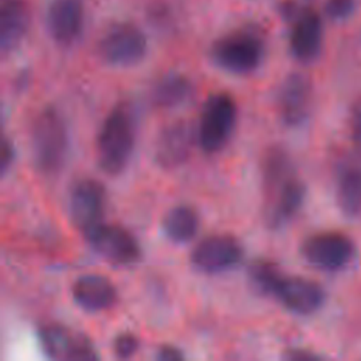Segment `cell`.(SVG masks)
Listing matches in <instances>:
<instances>
[{"label":"cell","instance_id":"cell-1","mask_svg":"<svg viewBox=\"0 0 361 361\" xmlns=\"http://www.w3.org/2000/svg\"><path fill=\"white\" fill-rule=\"evenodd\" d=\"M262 216L269 228H281L300 210L306 188L298 178L289 154L271 147L261 161Z\"/></svg>","mask_w":361,"mask_h":361},{"label":"cell","instance_id":"cell-2","mask_svg":"<svg viewBox=\"0 0 361 361\" xmlns=\"http://www.w3.org/2000/svg\"><path fill=\"white\" fill-rule=\"evenodd\" d=\"M248 274L259 292L272 296L292 313L313 314L326 300L324 289L317 282L303 276L286 275L271 261H255Z\"/></svg>","mask_w":361,"mask_h":361},{"label":"cell","instance_id":"cell-3","mask_svg":"<svg viewBox=\"0 0 361 361\" xmlns=\"http://www.w3.org/2000/svg\"><path fill=\"white\" fill-rule=\"evenodd\" d=\"M135 145V116L126 102L116 104L104 117L97 140L96 159L110 176L120 175L128 165Z\"/></svg>","mask_w":361,"mask_h":361},{"label":"cell","instance_id":"cell-4","mask_svg":"<svg viewBox=\"0 0 361 361\" xmlns=\"http://www.w3.org/2000/svg\"><path fill=\"white\" fill-rule=\"evenodd\" d=\"M68 128L62 114L52 106L44 107L31 124V147L35 166L47 176L56 175L68 155Z\"/></svg>","mask_w":361,"mask_h":361},{"label":"cell","instance_id":"cell-5","mask_svg":"<svg viewBox=\"0 0 361 361\" xmlns=\"http://www.w3.org/2000/svg\"><path fill=\"white\" fill-rule=\"evenodd\" d=\"M237 123V104L226 92L206 100L197 123V144L206 154H216L230 141Z\"/></svg>","mask_w":361,"mask_h":361},{"label":"cell","instance_id":"cell-6","mask_svg":"<svg viewBox=\"0 0 361 361\" xmlns=\"http://www.w3.org/2000/svg\"><path fill=\"white\" fill-rule=\"evenodd\" d=\"M212 56L224 71L247 75L259 66L264 56V44L258 35L238 31L219 39L213 45Z\"/></svg>","mask_w":361,"mask_h":361},{"label":"cell","instance_id":"cell-7","mask_svg":"<svg viewBox=\"0 0 361 361\" xmlns=\"http://www.w3.org/2000/svg\"><path fill=\"white\" fill-rule=\"evenodd\" d=\"M300 254L312 267L327 272H336L345 268L353 261L355 245L343 233L322 231L303 241Z\"/></svg>","mask_w":361,"mask_h":361},{"label":"cell","instance_id":"cell-8","mask_svg":"<svg viewBox=\"0 0 361 361\" xmlns=\"http://www.w3.org/2000/svg\"><path fill=\"white\" fill-rule=\"evenodd\" d=\"M38 338L42 350L52 360L89 361L99 357L85 334L61 323L42 324L38 330Z\"/></svg>","mask_w":361,"mask_h":361},{"label":"cell","instance_id":"cell-9","mask_svg":"<svg viewBox=\"0 0 361 361\" xmlns=\"http://www.w3.org/2000/svg\"><path fill=\"white\" fill-rule=\"evenodd\" d=\"M104 209L106 192L100 182L90 178L75 182L69 193V216L83 235L103 223Z\"/></svg>","mask_w":361,"mask_h":361},{"label":"cell","instance_id":"cell-10","mask_svg":"<svg viewBox=\"0 0 361 361\" xmlns=\"http://www.w3.org/2000/svg\"><path fill=\"white\" fill-rule=\"evenodd\" d=\"M197 142V128L188 120L168 123L158 134L154 158L162 169H176L192 155L193 145Z\"/></svg>","mask_w":361,"mask_h":361},{"label":"cell","instance_id":"cell-11","mask_svg":"<svg viewBox=\"0 0 361 361\" xmlns=\"http://www.w3.org/2000/svg\"><path fill=\"white\" fill-rule=\"evenodd\" d=\"M244 248L228 234H213L200 240L190 252V264L206 274H219L241 262Z\"/></svg>","mask_w":361,"mask_h":361},{"label":"cell","instance_id":"cell-12","mask_svg":"<svg viewBox=\"0 0 361 361\" xmlns=\"http://www.w3.org/2000/svg\"><path fill=\"white\" fill-rule=\"evenodd\" d=\"M147 52L144 34L131 24H117L109 28L99 42L103 61L114 66H133Z\"/></svg>","mask_w":361,"mask_h":361},{"label":"cell","instance_id":"cell-13","mask_svg":"<svg viewBox=\"0 0 361 361\" xmlns=\"http://www.w3.org/2000/svg\"><path fill=\"white\" fill-rule=\"evenodd\" d=\"M313 107V85L307 75L289 73L281 83L276 94V110L281 121L289 127L303 124Z\"/></svg>","mask_w":361,"mask_h":361},{"label":"cell","instance_id":"cell-14","mask_svg":"<svg viewBox=\"0 0 361 361\" xmlns=\"http://www.w3.org/2000/svg\"><path fill=\"white\" fill-rule=\"evenodd\" d=\"M100 257L116 265H130L141 258L137 238L124 227L102 223L85 235Z\"/></svg>","mask_w":361,"mask_h":361},{"label":"cell","instance_id":"cell-15","mask_svg":"<svg viewBox=\"0 0 361 361\" xmlns=\"http://www.w3.org/2000/svg\"><path fill=\"white\" fill-rule=\"evenodd\" d=\"M47 24L52 38L59 45H72L82 34L83 1L51 0L47 13Z\"/></svg>","mask_w":361,"mask_h":361},{"label":"cell","instance_id":"cell-16","mask_svg":"<svg viewBox=\"0 0 361 361\" xmlns=\"http://www.w3.org/2000/svg\"><path fill=\"white\" fill-rule=\"evenodd\" d=\"M323 24L322 18L313 10L299 11L293 18V28L290 32L292 55L300 62L314 61L322 49Z\"/></svg>","mask_w":361,"mask_h":361},{"label":"cell","instance_id":"cell-17","mask_svg":"<svg viewBox=\"0 0 361 361\" xmlns=\"http://www.w3.org/2000/svg\"><path fill=\"white\" fill-rule=\"evenodd\" d=\"M72 296L86 312H103L113 307L118 293L114 283L99 274L79 276L72 285Z\"/></svg>","mask_w":361,"mask_h":361},{"label":"cell","instance_id":"cell-18","mask_svg":"<svg viewBox=\"0 0 361 361\" xmlns=\"http://www.w3.org/2000/svg\"><path fill=\"white\" fill-rule=\"evenodd\" d=\"M30 24L28 7L23 0H6L0 11V48L13 51L24 38Z\"/></svg>","mask_w":361,"mask_h":361},{"label":"cell","instance_id":"cell-19","mask_svg":"<svg viewBox=\"0 0 361 361\" xmlns=\"http://www.w3.org/2000/svg\"><path fill=\"white\" fill-rule=\"evenodd\" d=\"M193 93V85L182 73H166L151 87V103L158 109H175L185 104Z\"/></svg>","mask_w":361,"mask_h":361},{"label":"cell","instance_id":"cell-20","mask_svg":"<svg viewBox=\"0 0 361 361\" xmlns=\"http://www.w3.org/2000/svg\"><path fill=\"white\" fill-rule=\"evenodd\" d=\"M200 219L197 212L188 204H178L169 209L162 219L165 235L178 244L190 241L199 231Z\"/></svg>","mask_w":361,"mask_h":361},{"label":"cell","instance_id":"cell-21","mask_svg":"<svg viewBox=\"0 0 361 361\" xmlns=\"http://www.w3.org/2000/svg\"><path fill=\"white\" fill-rule=\"evenodd\" d=\"M336 200L343 212L348 217H357L361 214V169L347 168L337 180Z\"/></svg>","mask_w":361,"mask_h":361},{"label":"cell","instance_id":"cell-22","mask_svg":"<svg viewBox=\"0 0 361 361\" xmlns=\"http://www.w3.org/2000/svg\"><path fill=\"white\" fill-rule=\"evenodd\" d=\"M140 348V341L135 334L130 331H124L116 336L113 341V353L117 358H131Z\"/></svg>","mask_w":361,"mask_h":361},{"label":"cell","instance_id":"cell-23","mask_svg":"<svg viewBox=\"0 0 361 361\" xmlns=\"http://www.w3.org/2000/svg\"><path fill=\"white\" fill-rule=\"evenodd\" d=\"M355 6V0H326L324 11L333 20H343L348 17Z\"/></svg>","mask_w":361,"mask_h":361},{"label":"cell","instance_id":"cell-24","mask_svg":"<svg viewBox=\"0 0 361 361\" xmlns=\"http://www.w3.org/2000/svg\"><path fill=\"white\" fill-rule=\"evenodd\" d=\"M350 134L353 141L361 147V102H357L351 110Z\"/></svg>","mask_w":361,"mask_h":361},{"label":"cell","instance_id":"cell-25","mask_svg":"<svg viewBox=\"0 0 361 361\" xmlns=\"http://www.w3.org/2000/svg\"><path fill=\"white\" fill-rule=\"evenodd\" d=\"M14 161V147L13 144L4 138L1 145V154H0V169L1 173H6L7 169L11 166Z\"/></svg>","mask_w":361,"mask_h":361},{"label":"cell","instance_id":"cell-26","mask_svg":"<svg viewBox=\"0 0 361 361\" xmlns=\"http://www.w3.org/2000/svg\"><path fill=\"white\" fill-rule=\"evenodd\" d=\"M157 358L162 360V361H172V360H182L183 354L179 348L171 345V344H165L162 347H159Z\"/></svg>","mask_w":361,"mask_h":361},{"label":"cell","instance_id":"cell-27","mask_svg":"<svg viewBox=\"0 0 361 361\" xmlns=\"http://www.w3.org/2000/svg\"><path fill=\"white\" fill-rule=\"evenodd\" d=\"M319 357L320 355H317V354H314L312 351H307V350H290L285 355V358L296 360V361H299V360H314V358H319Z\"/></svg>","mask_w":361,"mask_h":361}]
</instances>
